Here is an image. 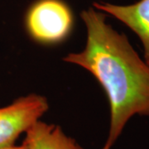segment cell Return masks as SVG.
Wrapping results in <instances>:
<instances>
[{
	"instance_id": "1",
	"label": "cell",
	"mask_w": 149,
	"mask_h": 149,
	"mask_svg": "<svg viewBox=\"0 0 149 149\" xmlns=\"http://www.w3.org/2000/svg\"><path fill=\"white\" fill-rule=\"evenodd\" d=\"M106 16L95 8L82 11L80 17L86 28L85 48L63 60L89 71L105 92L110 122L102 149H111L134 115L149 117V66L126 35L107 22Z\"/></svg>"
},
{
	"instance_id": "2",
	"label": "cell",
	"mask_w": 149,
	"mask_h": 149,
	"mask_svg": "<svg viewBox=\"0 0 149 149\" xmlns=\"http://www.w3.org/2000/svg\"><path fill=\"white\" fill-rule=\"evenodd\" d=\"M74 17L69 5L63 0H37L25 16L27 33L42 44L64 41L73 28Z\"/></svg>"
},
{
	"instance_id": "3",
	"label": "cell",
	"mask_w": 149,
	"mask_h": 149,
	"mask_svg": "<svg viewBox=\"0 0 149 149\" xmlns=\"http://www.w3.org/2000/svg\"><path fill=\"white\" fill-rule=\"evenodd\" d=\"M48 109L47 100L37 94L22 96L8 105L0 107V148L14 145Z\"/></svg>"
},
{
	"instance_id": "4",
	"label": "cell",
	"mask_w": 149,
	"mask_h": 149,
	"mask_svg": "<svg viewBox=\"0 0 149 149\" xmlns=\"http://www.w3.org/2000/svg\"><path fill=\"white\" fill-rule=\"evenodd\" d=\"M93 7L118 19L139 37L144 49V61L149 66V0H139L128 5L95 2Z\"/></svg>"
},
{
	"instance_id": "5",
	"label": "cell",
	"mask_w": 149,
	"mask_h": 149,
	"mask_svg": "<svg viewBox=\"0 0 149 149\" xmlns=\"http://www.w3.org/2000/svg\"><path fill=\"white\" fill-rule=\"evenodd\" d=\"M27 149H84L60 126L38 120L25 133Z\"/></svg>"
},
{
	"instance_id": "6",
	"label": "cell",
	"mask_w": 149,
	"mask_h": 149,
	"mask_svg": "<svg viewBox=\"0 0 149 149\" xmlns=\"http://www.w3.org/2000/svg\"><path fill=\"white\" fill-rule=\"evenodd\" d=\"M0 149H27L26 148V145L22 143L21 145H12V146H9V147H4V148H0Z\"/></svg>"
}]
</instances>
